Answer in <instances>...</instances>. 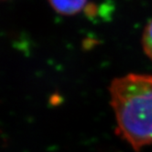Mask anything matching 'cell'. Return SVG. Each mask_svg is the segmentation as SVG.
<instances>
[{
	"label": "cell",
	"mask_w": 152,
	"mask_h": 152,
	"mask_svg": "<svg viewBox=\"0 0 152 152\" xmlns=\"http://www.w3.org/2000/svg\"><path fill=\"white\" fill-rule=\"evenodd\" d=\"M49 2L56 12L71 16L83 10L87 0H49Z\"/></svg>",
	"instance_id": "7a4b0ae2"
},
{
	"label": "cell",
	"mask_w": 152,
	"mask_h": 152,
	"mask_svg": "<svg viewBox=\"0 0 152 152\" xmlns=\"http://www.w3.org/2000/svg\"><path fill=\"white\" fill-rule=\"evenodd\" d=\"M143 50L147 56L152 61V19L146 26L142 36Z\"/></svg>",
	"instance_id": "3957f363"
},
{
	"label": "cell",
	"mask_w": 152,
	"mask_h": 152,
	"mask_svg": "<svg viewBox=\"0 0 152 152\" xmlns=\"http://www.w3.org/2000/svg\"><path fill=\"white\" fill-rule=\"evenodd\" d=\"M116 134L134 150L152 144V75L129 73L109 86Z\"/></svg>",
	"instance_id": "6da1fadb"
}]
</instances>
